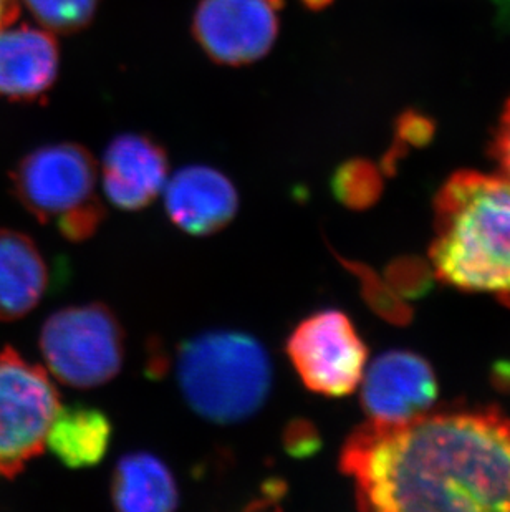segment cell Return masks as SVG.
Here are the masks:
<instances>
[{"label":"cell","mask_w":510,"mask_h":512,"mask_svg":"<svg viewBox=\"0 0 510 512\" xmlns=\"http://www.w3.org/2000/svg\"><path fill=\"white\" fill-rule=\"evenodd\" d=\"M340 469L363 511H510V420L494 408L368 420Z\"/></svg>","instance_id":"6da1fadb"},{"label":"cell","mask_w":510,"mask_h":512,"mask_svg":"<svg viewBox=\"0 0 510 512\" xmlns=\"http://www.w3.org/2000/svg\"><path fill=\"white\" fill-rule=\"evenodd\" d=\"M429 264L444 284L510 305V181L458 171L434 204Z\"/></svg>","instance_id":"7a4b0ae2"},{"label":"cell","mask_w":510,"mask_h":512,"mask_svg":"<svg viewBox=\"0 0 510 512\" xmlns=\"http://www.w3.org/2000/svg\"><path fill=\"white\" fill-rule=\"evenodd\" d=\"M176 378L196 415L216 425H234L265 405L274 370L267 348L252 335L209 330L179 345Z\"/></svg>","instance_id":"3957f363"},{"label":"cell","mask_w":510,"mask_h":512,"mask_svg":"<svg viewBox=\"0 0 510 512\" xmlns=\"http://www.w3.org/2000/svg\"><path fill=\"white\" fill-rule=\"evenodd\" d=\"M98 165L78 143L40 146L19 161L12 173L17 201L39 223H53L67 241L97 234L106 211L97 196Z\"/></svg>","instance_id":"277c9868"},{"label":"cell","mask_w":510,"mask_h":512,"mask_svg":"<svg viewBox=\"0 0 510 512\" xmlns=\"http://www.w3.org/2000/svg\"><path fill=\"white\" fill-rule=\"evenodd\" d=\"M39 345L50 375L73 388L102 387L125 362V330L102 302L53 312L42 327Z\"/></svg>","instance_id":"5b68a950"},{"label":"cell","mask_w":510,"mask_h":512,"mask_svg":"<svg viewBox=\"0 0 510 512\" xmlns=\"http://www.w3.org/2000/svg\"><path fill=\"white\" fill-rule=\"evenodd\" d=\"M60 395L44 367L15 348L0 352V479H14L42 455Z\"/></svg>","instance_id":"8992f818"},{"label":"cell","mask_w":510,"mask_h":512,"mask_svg":"<svg viewBox=\"0 0 510 512\" xmlns=\"http://www.w3.org/2000/svg\"><path fill=\"white\" fill-rule=\"evenodd\" d=\"M285 353L305 387L330 398L355 392L368 360L352 320L337 309L305 317L285 342Z\"/></svg>","instance_id":"52a82bcc"},{"label":"cell","mask_w":510,"mask_h":512,"mask_svg":"<svg viewBox=\"0 0 510 512\" xmlns=\"http://www.w3.org/2000/svg\"><path fill=\"white\" fill-rule=\"evenodd\" d=\"M282 0H199L194 39L212 62L244 67L259 62L279 39Z\"/></svg>","instance_id":"ba28073f"},{"label":"cell","mask_w":510,"mask_h":512,"mask_svg":"<svg viewBox=\"0 0 510 512\" xmlns=\"http://www.w3.org/2000/svg\"><path fill=\"white\" fill-rule=\"evenodd\" d=\"M360 385L363 410L378 423H401L433 410L439 392L431 365L403 350L376 358Z\"/></svg>","instance_id":"9c48e42d"},{"label":"cell","mask_w":510,"mask_h":512,"mask_svg":"<svg viewBox=\"0 0 510 512\" xmlns=\"http://www.w3.org/2000/svg\"><path fill=\"white\" fill-rule=\"evenodd\" d=\"M102 184L110 204L123 211L148 208L169 178V161L163 146L143 133H123L106 146Z\"/></svg>","instance_id":"30bf717a"},{"label":"cell","mask_w":510,"mask_h":512,"mask_svg":"<svg viewBox=\"0 0 510 512\" xmlns=\"http://www.w3.org/2000/svg\"><path fill=\"white\" fill-rule=\"evenodd\" d=\"M163 193L171 223L189 236L217 234L239 211L236 186L212 166H184L168 178Z\"/></svg>","instance_id":"8fae6325"},{"label":"cell","mask_w":510,"mask_h":512,"mask_svg":"<svg viewBox=\"0 0 510 512\" xmlns=\"http://www.w3.org/2000/svg\"><path fill=\"white\" fill-rule=\"evenodd\" d=\"M12 25L0 29V97L35 102L55 85L60 49L50 30Z\"/></svg>","instance_id":"7c38bea8"},{"label":"cell","mask_w":510,"mask_h":512,"mask_svg":"<svg viewBox=\"0 0 510 512\" xmlns=\"http://www.w3.org/2000/svg\"><path fill=\"white\" fill-rule=\"evenodd\" d=\"M49 284V266L34 239L14 229H0V322L30 314Z\"/></svg>","instance_id":"4fadbf2b"},{"label":"cell","mask_w":510,"mask_h":512,"mask_svg":"<svg viewBox=\"0 0 510 512\" xmlns=\"http://www.w3.org/2000/svg\"><path fill=\"white\" fill-rule=\"evenodd\" d=\"M111 503L121 512H169L181 494L173 471L148 451L121 456L111 474Z\"/></svg>","instance_id":"5bb4252c"},{"label":"cell","mask_w":510,"mask_h":512,"mask_svg":"<svg viewBox=\"0 0 510 512\" xmlns=\"http://www.w3.org/2000/svg\"><path fill=\"white\" fill-rule=\"evenodd\" d=\"M111 436L113 426L102 410L85 405L60 406L45 446L67 468H93L105 459Z\"/></svg>","instance_id":"9a60e30c"},{"label":"cell","mask_w":510,"mask_h":512,"mask_svg":"<svg viewBox=\"0 0 510 512\" xmlns=\"http://www.w3.org/2000/svg\"><path fill=\"white\" fill-rule=\"evenodd\" d=\"M332 191L347 208H371L383 191V178L373 163L355 158L333 173Z\"/></svg>","instance_id":"2e32d148"},{"label":"cell","mask_w":510,"mask_h":512,"mask_svg":"<svg viewBox=\"0 0 510 512\" xmlns=\"http://www.w3.org/2000/svg\"><path fill=\"white\" fill-rule=\"evenodd\" d=\"M52 34H75L92 24L100 0H22Z\"/></svg>","instance_id":"e0dca14e"},{"label":"cell","mask_w":510,"mask_h":512,"mask_svg":"<svg viewBox=\"0 0 510 512\" xmlns=\"http://www.w3.org/2000/svg\"><path fill=\"white\" fill-rule=\"evenodd\" d=\"M340 261L358 277L361 295L375 314L380 315L391 324H408L411 320V307L406 304V299H403L386 282L385 277L378 276L376 272L371 271L370 267H366L361 262L347 261V259H340Z\"/></svg>","instance_id":"ac0fdd59"},{"label":"cell","mask_w":510,"mask_h":512,"mask_svg":"<svg viewBox=\"0 0 510 512\" xmlns=\"http://www.w3.org/2000/svg\"><path fill=\"white\" fill-rule=\"evenodd\" d=\"M433 276L431 264L421 259H400L391 262L385 279L403 299H414L426 294Z\"/></svg>","instance_id":"d6986e66"},{"label":"cell","mask_w":510,"mask_h":512,"mask_svg":"<svg viewBox=\"0 0 510 512\" xmlns=\"http://www.w3.org/2000/svg\"><path fill=\"white\" fill-rule=\"evenodd\" d=\"M282 445L292 458H310L322 448V436L312 421L295 418L284 428Z\"/></svg>","instance_id":"ffe728a7"},{"label":"cell","mask_w":510,"mask_h":512,"mask_svg":"<svg viewBox=\"0 0 510 512\" xmlns=\"http://www.w3.org/2000/svg\"><path fill=\"white\" fill-rule=\"evenodd\" d=\"M492 155L496 158L501 174L510 181V100L502 112L501 120L497 123L492 143Z\"/></svg>","instance_id":"44dd1931"},{"label":"cell","mask_w":510,"mask_h":512,"mask_svg":"<svg viewBox=\"0 0 510 512\" xmlns=\"http://www.w3.org/2000/svg\"><path fill=\"white\" fill-rule=\"evenodd\" d=\"M401 141L411 143V145H423L433 135V125L429 123L428 118L421 115H405L400 120V130H398Z\"/></svg>","instance_id":"7402d4cb"},{"label":"cell","mask_w":510,"mask_h":512,"mask_svg":"<svg viewBox=\"0 0 510 512\" xmlns=\"http://www.w3.org/2000/svg\"><path fill=\"white\" fill-rule=\"evenodd\" d=\"M20 14V0H0V29L14 24Z\"/></svg>","instance_id":"603a6c76"},{"label":"cell","mask_w":510,"mask_h":512,"mask_svg":"<svg viewBox=\"0 0 510 512\" xmlns=\"http://www.w3.org/2000/svg\"><path fill=\"white\" fill-rule=\"evenodd\" d=\"M305 9L310 10H323L327 9L328 5L332 4L333 0H300Z\"/></svg>","instance_id":"cb8c5ba5"}]
</instances>
